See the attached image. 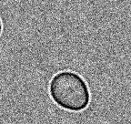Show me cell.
<instances>
[{
  "mask_svg": "<svg viewBox=\"0 0 131 124\" xmlns=\"http://www.w3.org/2000/svg\"><path fill=\"white\" fill-rule=\"evenodd\" d=\"M49 94L58 107L68 111H82L90 102L88 84L80 75L73 71L56 74L49 83Z\"/></svg>",
  "mask_w": 131,
  "mask_h": 124,
  "instance_id": "1",
  "label": "cell"
},
{
  "mask_svg": "<svg viewBox=\"0 0 131 124\" xmlns=\"http://www.w3.org/2000/svg\"><path fill=\"white\" fill-rule=\"evenodd\" d=\"M2 22H1V20H0V35H1V33H2Z\"/></svg>",
  "mask_w": 131,
  "mask_h": 124,
  "instance_id": "2",
  "label": "cell"
}]
</instances>
